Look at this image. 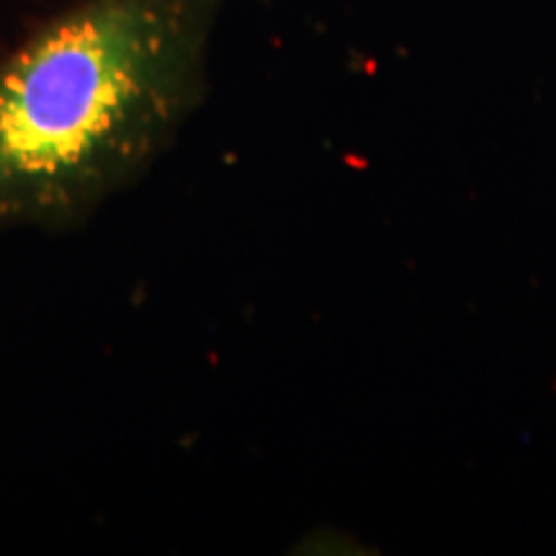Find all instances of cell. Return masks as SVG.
Returning <instances> with one entry per match:
<instances>
[{"instance_id":"cell-1","label":"cell","mask_w":556,"mask_h":556,"mask_svg":"<svg viewBox=\"0 0 556 556\" xmlns=\"http://www.w3.org/2000/svg\"><path fill=\"white\" fill-rule=\"evenodd\" d=\"M217 0H78L0 60V229H70L168 152L206 93Z\"/></svg>"}]
</instances>
